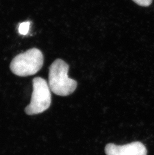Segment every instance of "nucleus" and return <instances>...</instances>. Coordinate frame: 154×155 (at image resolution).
<instances>
[{"label":"nucleus","instance_id":"3","mask_svg":"<svg viewBox=\"0 0 154 155\" xmlns=\"http://www.w3.org/2000/svg\"><path fill=\"white\" fill-rule=\"evenodd\" d=\"M31 103L25 108L30 116L39 114L48 110L51 104V89L45 79L37 77L33 79Z\"/></svg>","mask_w":154,"mask_h":155},{"label":"nucleus","instance_id":"2","mask_svg":"<svg viewBox=\"0 0 154 155\" xmlns=\"http://www.w3.org/2000/svg\"><path fill=\"white\" fill-rule=\"evenodd\" d=\"M44 56L38 49L33 48L18 54L11 62L10 69L21 77L35 74L42 68Z\"/></svg>","mask_w":154,"mask_h":155},{"label":"nucleus","instance_id":"5","mask_svg":"<svg viewBox=\"0 0 154 155\" xmlns=\"http://www.w3.org/2000/svg\"><path fill=\"white\" fill-rule=\"evenodd\" d=\"M31 23L29 21L23 22L21 23L19 27V32L21 35L27 34L30 30Z\"/></svg>","mask_w":154,"mask_h":155},{"label":"nucleus","instance_id":"6","mask_svg":"<svg viewBox=\"0 0 154 155\" xmlns=\"http://www.w3.org/2000/svg\"><path fill=\"white\" fill-rule=\"evenodd\" d=\"M133 1L139 6L143 7H148L151 5L153 0H133Z\"/></svg>","mask_w":154,"mask_h":155},{"label":"nucleus","instance_id":"4","mask_svg":"<svg viewBox=\"0 0 154 155\" xmlns=\"http://www.w3.org/2000/svg\"><path fill=\"white\" fill-rule=\"evenodd\" d=\"M107 155H147L145 146L140 142H134L124 145L110 143L105 147Z\"/></svg>","mask_w":154,"mask_h":155},{"label":"nucleus","instance_id":"1","mask_svg":"<svg viewBox=\"0 0 154 155\" xmlns=\"http://www.w3.org/2000/svg\"><path fill=\"white\" fill-rule=\"evenodd\" d=\"M69 69L68 64L61 59L55 60L50 67L48 84L56 95L68 96L76 90L77 81L69 78Z\"/></svg>","mask_w":154,"mask_h":155}]
</instances>
